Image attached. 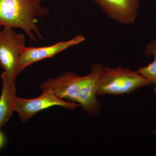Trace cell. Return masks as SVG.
Here are the masks:
<instances>
[{"instance_id": "13", "label": "cell", "mask_w": 156, "mask_h": 156, "mask_svg": "<svg viewBox=\"0 0 156 156\" xmlns=\"http://www.w3.org/2000/svg\"><path fill=\"white\" fill-rule=\"evenodd\" d=\"M1 28H2V27H0V30H1Z\"/></svg>"}, {"instance_id": "3", "label": "cell", "mask_w": 156, "mask_h": 156, "mask_svg": "<svg viewBox=\"0 0 156 156\" xmlns=\"http://www.w3.org/2000/svg\"><path fill=\"white\" fill-rule=\"evenodd\" d=\"M150 83L137 72L127 67H104L98 80L97 95L130 94Z\"/></svg>"}, {"instance_id": "4", "label": "cell", "mask_w": 156, "mask_h": 156, "mask_svg": "<svg viewBox=\"0 0 156 156\" xmlns=\"http://www.w3.org/2000/svg\"><path fill=\"white\" fill-rule=\"evenodd\" d=\"M24 35L17 34L10 27H3L0 30V66L6 77L16 80L19 75L18 60L26 47Z\"/></svg>"}, {"instance_id": "10", "label": "cell", "mask_w": 156, "mask_h": 156, "mask_svg": "<svg viewBox=\"0 0 156 156\" xmlns=\"http://www.w3.org/2000/svg\"><path fill=\"white\" fill-rule=\"evenodd\" d=\"M6 139L4 134L2 131H0V150L5 145Z\"/></svg>"}, {"instance_id": "12", "label": "cell", "mask_w": 156, "mask_h": 156, "mask_svg": "<svg viewBox=\"0 0 156 156\" xmlns=\"http://www.w3.org/2000/svg\"><path fill=\"white\" fill-rule=\"evenodd\" d=\"M152 133L153 134H155L156 136V129H155L154 130V131H152Z\"/></svg>"}, {"instance_id": "6", "label": "cell", "mask_w": 156, "mask_h": 156, "mask_svg": "<svg viewBox=\"0 0 156 156\" xmlns=\"http://www.w3.org/2000/svg\"><path fill=\"white\" fill-rule=\"evenodd\" d=\"M85 40L83 36L79 35L69 41L58 42L50 46L37 48L32 46L26 47L18 60V73L20 74L30 65L45 58L53 57L68 48L80 44Z\"/></svg>"}, {"instance_id": "2", "label": "cell", "mask_w": 156, "mask_h": 156, "mask_svg": "<svg viewBox=\"0 0 156 156\" xmlns=\"http://www.w3.org/2000/svg\"><path fill=\"white\" fill-rule=\"evenodd\" d=\"M41 0H0V27L23 30L31 41L43 40L37 24L38 18L48 16L50 11L42 6Z\"/></svg>"}, {"instance_id": "8", "label": "cell", "mask_w": 156, "mask_h": 156, "mask_svg": "<svg viewBox=\"0 0 156 156\" xmlns=\"http://www.w3.org/2000/svg\"><path fill=\"white\" fill-rule=\"evenodd\" d=\"M2 83L0 96V128L11 119L14 110V99L16 96L15 81L9 80L2 73Z\"/></svg>"}, {"instance_id": "7", "label": "cell", "mask_w": 156, "mask_h": 156, "mask_svg": "<svg viewBox=\"0 0 156 156\" xmlns=\"http://www.w3.org/2000/svg\"><path fill=\"white\" fill-rule=\"evenodd\" d=\"M97 3L110 19L124 25L135 22L140 0H92Z\"/></svg>"}, {"instance_id": "5", "label": "cell", "mask_w": 156, "mask_h": 156, "mask_svg": "<svg viewBox=\"0 0 156 156\" xmlns=\"http://www.w3.org/2000/svg\"><path fill=\"white\" fill-rule=\"evenodd\" d=\"M60 106L73 110L80 106L78 104L65 100L49 90H42L39 97L26 99L15 96L14 110L23 122L28 121L37 113L49 108Z\"/></svg>"}, {"instance_id": "1", "label": "cell", "mask_w": 156, "mask_h": 156, "mask_svg": "<svg viewBox=\"0 0 156 156\" xmlns=\"http://www.w3.org/2000/svg\"><path fill=\"white\" fill-rule=\"evenodd\" d=\"M104 66L96 63L92 65L88 75L81 76L68 71L55 78H49L40 85L42 90H49L54 94L78 104L90 117L96 115L102 107L97 99V91L99 77Z\"/></svg>"}, {"instance_id": "11", "label": "cell", "mask_w": 156, "mask_h": 156, "mask_svg": "<svg viewBox=\"0 0 156 156\" xmlns=\"http://www.w3.org/2000/svg\"><path fill=\"white\" fill-rule=\"evenodd\" d=\"M153 92L156 95V85H155V87H154Z\"/></svg>"}, {"instance_id": "9", "label": "cell", "mask_w": 156, "mask_h": 156, "mask_svg": "<svg viewBox=\"0 0 156 156\" xmlns=\"http://www.w3.org/2000/svg\"><path fill=\"white\" fill-rule=\"evenodd\" d=\"M144 54L146 57L153 55L154 60L144 67L140 68L137 72L144 77L151 85H156V40H153L146 47Z\"/></svg>"}]
</instances>
